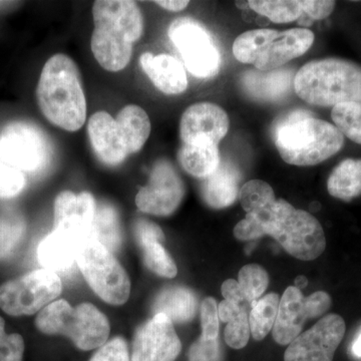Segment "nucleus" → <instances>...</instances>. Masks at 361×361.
<instances>
[{
	"instance_id": "27",
	"label": "nucleus",
	"mask_w": 361,
	"mask_h": 361,
	"mask_svg": "<svg viewBox=\"0 0 361 361\" xmlns=\"http://www.w3.org/2000/svg\"><path fill=\"white\" fill-rule=\"evenodd\" d=\"M329 193L334 198L350 202L361 195V159H345L330 173Z\"/></svg>"
},
{
	"instance_id": "2",
	"label": "nucleus",
	"mask_w": 361,
	"mask_h": 361,
	"mask_svg": "<svg viewBox=\"0 0 361 361\" xmlns=\"http://www.w3.org/2000/svg\"><path fill=\"white\" fill-rule=\"evenodd\" d=\"M273 137L282 160L299 167L329 160L344 145V135L336 126L303 110L280 118L275 123Z\"/></svg>"
},
{
	"instance_id": "1",
	"label": "nucleus",
	"mask_w": 361,
	"mask_h": 361,
	"mask_svg": "<svg viewBox=\"0 0 361 361\" xmlns=\"http://www.w3.org/2000/svg\"><path fill=\"white\" fill-rule=\"evenodd\" d=\"M234 235L251 241L270 235L291 256L302 261L319 257L326 248V238L319 221L288 202L278 199L254 212L235 226Z\"/></svg>"
},
{
	"instance_id": "22",
	"label": "nucleus",
	"mask_w": 361,
	"mask_h": 361,
	"mask_svg": "<svg viewBox=\"0 0 361 361\" xmlns=\"http://www.w3.org/2000/svg\"><path fill=\"white\" fill-rule=\"evenodd\" d=\"M242 85L255 99L276 102L290 92L292 71L288 68L270 71H249L242 75Z\"/></svg>"
},
{
	"instance_id": "31",
	"label": "nucleus",
	"mask_w": 361,
	"mask_h": 361,
	"mask_svg": "<svg viewBox=\"0 0 361 361\" xmlns=\"http://www.w3.org/2000/svg\"><path fill=\"white\" fill-rule=\"evenodd\" d=\"M331 118L342 135L361 145V101L337 104L332 109Z\"/></svg>"
},
{
	"instance_id": "36",
	"label": "nucleus",
	"mask_w": 361,
	"mask_h": 361,
	"mask_svg": "<svg viewBox=\"0 0 361 361\" xmlns=\"http://www.w3.org/2000/svg\"><path fill=\"white\" fill-rule=\"evenodd\" d=\"M25 176L0 158V199H11L23 191Z\"/></svg>"
},
{
	"instance_id": "10",
	"label": "nucleus",
	"mask_w": 361,
	"mask_h": 361,
	"mask_svg": "<svg viewBox=\"0 0 361 361\" xmlns=\"http://www.w3.org/2000/svg\"><path fill=\"white\" fill-rule=\"evenodd\" d=\"M49 152L47 137L32 123H11L0 133V158L23 173L44 168Z\"/></svg>"
},
{
	"instance_id": "20",
	"label": "nucleus",
	"mask_w": 361,
	"mask_h": 361,
	"mask_svg": "<svg viewBox=\"0 0 361 361\" xmlns=\"http://www.w3.org/2000/svg\"><path fill=\"white\" fill-rule=\"evenodd\" d=\"M140 63L157 89L165 94H180L187 90L188 78L184 66L178 59L169 54L153 56L142 54Z\"/></svg>"
},
{
	"instance_id": "41",
	"label": "nucleus",
	"mask_w": 361,
	"mask_h": 361,
	"mask_svg": "<svg viewBox=\"0 0 361 361\" xmlns=\"http://www.w3.org/2000/svg\"><path fill=\"white\" fill-rule=\"evenodd\" d=\"M135 236L139 245L142 247L154 242L165 240V235L158 225L148 220H137L135 224Z\"/></svg>"
},
{
	"instance_id": "35",
	"label": "nucleus",
	"mask_w": 361,
	"mask_h": 361,
	"mask_svg": "<svg viewBox=\"0 0 361 361\" xmlns=\"http://www.w3.org/2000/svg\"><path fill=\"white\" fill-rule=\"evenodd\" d=\"M142 249L145 264L149 270L165 278H174L177 275V266L161 243L154 242L142 246Z\"/></svg>"
},
{
	"instance_id": "24",
	"label": "nucleus",
	"mask_w": 361,
	"mask_h": 361,
	"mask_svg": "<svg viewBox=\"0 0 361 361\" xmlns=\"http://www.w3.org/2000/svg\"><path fill=\"white\" fill-rule=\"evenodd\" d=\"M197 297L186 287H169L156 297L153 304L155 314H165L172 322L184 323L193 319L197 312Z\"/></svg>"
},
{
	"instance_id": "50",
	"label": "nucleus",
	"mask_w": 361,
	"mask_h": 361,
	"mask_svg": "<svg viewBox=\"0 0 361 361\" xmlns=\"http://www.w3.org/2000/svg\"><path fill=\"white\" fill-rule=\"evenodd\" d=\"M295 285L297 288H304L307 285V278L305 276H298L295 279Z\"/></svg>"
},
{
	"instance_id": "47",
	"label": "nucleus",
	"mask_w": 361,
	"mask_h": 361,
	"mask_svg": "<svg viewBox=\"0 0 361 361\" xmlns=\"http://www.w3.org/2000/svg\"><path fill=\"white\" fill-rule=\"evenodd\" d=\"M155 4L165 8L166 11L178 13V11H184L189 4V1H184V0H180H180H166V1L165 0H160V1H155Z\"/></svg>"
},
{
	"instance_id": "17",
	"label": "nucleus",
	"mask_w": 361,
	"mask_h": 361,
	"mask_svg": "<svg viewBox=\"0 0 361 361\" xmlns=\"http://www.w3.org/2000/svg\"><path fill=\"white\" fill-rule=\"evenodd\" d=\"M87 134L97 158L106 165H120L130 155L116 118L106 111L90 116Z\"/></svg>"
},
{
	"instance_id": "38",
	"label": "nucleus",
	"mask_w": 361,
	"mask_h": 361,
	"mask_svg": "<svg viewBox=\"0 0 361 361\" xmlns=\"http://www.w3.org/2000/svg\"><path fill=\"white\" fill-rule=\"evenodd\" d=\"M188 357L189 361H224L219 341L202 336L192 344Z\"/></svg>"
},
{
	"instance_id": "14",
	"label": "nucleus",
	"mask_w": 361,
	"mask_h": 361,
	"mask_svg": "<svg viewBox=\"0 0 361 361\" xmlns=\"http://www.w3.org/2000/svg\"><path fill=\"white\" fill-rule=\"evenodd\" d=\"M97 208L96 200L89 192L78 195L61 192L54 201V230L73 235L84 243L94 240Z\"/></svg>"
},
{
	"instance_id": "48",
	"label": "nucleus",
	"mask_w": 361,
	"mask_h": 361,
	"mask_svg": "<svg viewBox=\"0 0 361 361\" xmlns=\"http://www.w3.org/2000/svg\"><path fill=\"white\" fill-rule=\"evenodd\" d=\"M6 320H4L2 316H0V350L6 345L7 336H8V334H6Z\"/></svg>"
},
{
	"instance_id": "28",
	"label": "nucleus",
	"mask_w": 361,
	"mask_h": 361,
	"mask_svg": "<svg viewBox=\"0 0 361 361\" xmlns=\"http://www.w3.org/2000/svg\"><path fill=\"white\" fill-rule=\"evenodd\" d=\"M122 230L118 212L110 204L97 206L94 222V240L114 253L122 244Z\"/></svg>"
},
{
	"instance_id": "18",
	"label": "nucleus",
	"mask_w": 361,
	"mask_h": 361,
	"mask_svg": "<svg viewBox=\"0 0 361 361\" xmlns=\"http://www.w3.org/2000/svg\"><path fill=\"white\" fill-rule=\"evenodd\" d=\"M305 298L295 286H289L282 295L272 329L273 338L280 345H289L301 334L306 320L310 319Z\"/></svg>"
},
{
	"instance_id": "25",
	"label": "nucleus",
	"mask_w": 361,
	"mask_h": 361,
	"mask_svg": "<svg viewBox=\"0 0 361 361\" xmlns=\"http://www.w3.org/2000/svg\"><path fill=\"white\" fill-rule=\"evenodd\" d=\"M123 141L129 154L139 152L148 141L152 125L148 114L141 106H125L116 118Z\"/></svg>"
},
{
	"instance_id": "37",
	"label": "nucleus",
	"mask_w": 361,
	"mask_h": 361,
	"mask_svg": "<svg viewBox=\"0 0 361 361\" xmlns=\"http://www.w3.org/2000/svg\"><path fill=\"white\" fill-rule=\"evenodd\" d=\"M248 311L243 310L236 317L228 322L224 332L226 343L231 348H245L250 338Z\"/></svg>"
},
{
	"instance_id": "5",
	"label": "nucleus",
	"mask_w": 361,
	"mask_h": 361,
	"mask_svg": "<svg viewBox=\"0 0 361 361\" xmlns=\"http://www.w3.org/2000/svg\"><path fill=\"white\" fill-rule=\"evenodd\" d=\"M314 39V33L308 28L282 32L258 28L240 35L233 44L232 51L240 63H250L258 71H270L303 56Z\"/></svg>"
},
{
	"instance_id": "43",
	"label": "nucleus",
	"mask_w": 361,
	"mask_h": 361,
	"mask_svg": "<svg viewBox=\"0 0 361 361\" xmlns=\"http://www.w3.org/2000/svg\"><path fill=\"white\" fill-rule=\"evenodd\" d=\"M304 13L312 20L329 18L336 8V1L330 0H302Z\"/></svg>"
},
{
	"instance_id": "7",
	"label": "nucleus",
	"mask_w": 361,
	"mask_h": 361,
	"mask_svg": "<svg viewBox=\"0 0 361 361\" xmlns=\"http://www.w3.org/2000/svg\"><path fill=\"white\" fill-rule=\"evenodd\" d=\"M77 264L90 288L111 305H123L130 293V281L123 266L96 240L85 242L78 253Z\"/></svg>"
},
{
	"instance_id": "12",
	"label": "nucleus",
	"mask_w": 361,
	"mask_h": 361,
	"mask_svg": "<svg viewBox=\"0 0 361 361\" xmlns=\"http://www.w3.org/2000/svg\"><path fill=\"white\" fill-rule=\"evenodd\" d=\"M345 330V322L341 315L324 316L289 344L284 361H334Z\"/></svg>"
},
{
	"instance_id": "19",
	"label": "nucleus",
	"mask_w": 361,
	"mask_h": 361,
	"mask_svg": "<svg viewBox=\"0 0 361 361\" xmlns=\"http://www.w3.org/2000/svg\"><path fill=\"white\" fill-rule=\"evenodd\" d=\"M84 242L68 233L54 230L40 242L37 259L44 269L54 272H68L78 261Z\"/></svg>"
},
{
	"instance_id": "11",
	"label": "nucleus",
	"mask_w": 361,
	"mask_h": 361,
	"mask_svg": "<svg viewBox=\"0 0 361 361\" xmlns=\"http://www.w3.org/2000/svg\"><path fill=\"white\" fill-rule=\"evenodd\" d=\"M185 186L177 170L170 161H156L147 186L135 196V205L142 212L152 215H172L184 199Z\"/></svg>"
},
{
	"instance_id": "8",
	"label": "nucleus",
	"mask_w": 361,
	"mask_h": 361,
	"mask_svg": "<svg viewBox=\"0 0 361 361\" xmlns=\"http://www.w3.org/2000/svg\"><path fill=\"white\" fill-rule=\"evenodd\" d=\"M63 291L58 273L49 269L30 271L0 285V310L13 317L39 313Z\"/></svg>"
},
{
	"instance_id": "4",
	"label": "nucleus",
	"mask_w": 361,
	"mask_h": 361,
	"mask_svg": "<svg viewBox=\"0 0 361 361\" xmlns=\"http://www.w3.org/2000/svg\"><path fill=\"white\" fill-rule=\"evenodd\" d=\"M297 96L318 106L361 101V66L348 59H315L294 77Z\"/></svg>"
},
{
	"instance_id": "3",
	"label": "nucleus",
	"mask_w": 361,
	"mask_h": 361,
	"mask_svg": "<svg viewBox=\"0 0 361 361\" xmlns=\"http://www.w3.org/2000/svg\"><path fill=\"white\" fill-rule=\"evenodd\" d=\"M37 104L45 118L56 127L75 132L87 120L80 71L75 61L63 54L47 59L37 89Z\"/></svg>"
},
{
	"instance_id": "46",
	"label": "nucleus",
	"mask_w": 361,
	"mask_h": 361,
	"mask_svg": "<svg viewBox=\"0 0 361 361\" xmlns=\"http://www.w3.org/2000/svg\"><path fill=\"white\" fill-rule=\"evenodd\" d=\"M243 310H244L238 304L230 302V301L225 300L224 299L218 306V315H219L221 322L228 323Z\"/></svg>"
},
{
	"instance_id": "45",
	"label": "nucleus",
	"mask_w": 361,
	"mask_h": 361,
	"mask_svg": "<svg viewBox=\"0 0 361 361\" xmlns=\"http://www.w3.org/2000/svg\"><path fill=\"white\" fill-rule=\"evenodd\" d=\"M221 291H222V295L224 297L225 300L238 304L244 310H247L249 306L252 307L251 304L247 302L245 297H244L241 289H240L238 281H236V280H226L224 283L222 284Z\"/></svg>"
},
{
	"instance_id": "49",
	"label": "nucleus",
	"mask_w": 361,
	"mask_h": 361,
	"mask_svg": "<svg viewBox=\"0 0 361 361\" xmlns=\"http://www.w3.org/2000/svg\"><path fill=\"white\" fill-rule=\"evenodd\" d=\"M353 353L355 357L361 358V332L353 345Z\"/></svg>"
},
{
	"instance_id": "39",
	"label": "nucleus",
	"mask_w": 361,
	"mask_h": 361,
	"mask_svg": "<svg viewBox=\"0 0 361 361\" xmlns=\"http://www.w3.org/2000/svg\"><path fill=\"white\" fill-rule=\"evenodd\" d=\"M202 336L218 339L219 336V315L218 305L212 297H207L201 304Z\"/></svg>"
},
{
	"instance_id": "23",
	"label": "nucleus",
	"mask_w": 361,
	"mask_h": 361,
	"mask_svg": "<svg viewBox=\"0 0 361 361\" xmlns=\"http://www.w3.org/2000/svg\"><path fill=\"white\" fill-rule=\"evenodd\" d=\"M90 47L94 59L106 71H122L129 65L132 58L133 44L115 39L99 28H94Z\"/></svg>"
},
{
	"instance_id": "34",
	"label": "nucleus",
	"mask_w": 361,
	"mask_h": 361,
	"mask_svg": "<svg viewBox=\"0 0 361 361\" xmlns=\"http://www.w3.org/2000/svg\"><path fill=\"white\" fill-rule=\"evenodd\" d=\"M25 232V223L16 214L0 215V259L16 248Z\"/></svg>"
},
{
	"instance_id": "16",
	"label": "nucleus",
	"mask_w": 361,
	"mask_h": 361,
	"mask_svg": "<svg viewBox=\"0 0 361 361\" xmlns=\"http://www.w3.org/2000/svg\"><path fill=\"white\" fill-rule=\"evenodd\" d=\"M94 26L113 30L132 44L144 32V18L139 6L129 0H99L92 6Z\"/></svg>"
},
{
	"instance_id": "13",
	"label": "nucleus",
	"mask_w": 361,
	"mask_h": 361,
	"mask_svg": "<svg viewBox=\"0 0 361 361\" xmlns=\"http://www.w3.org/2000/svg\"><path fill=\"white\" fill-rule=\"evenodd\" d=\"M180 350L173 322L159 313L135 332L130 361H176Z\"/></svg>"
},
{
	"instance_id": "44",
	"label": "nucleus",
	"mask_w": 361,
	"mask_h": 361,
	"mask_svg": "<svg viewBox=\"0 0 361 361\" xmlns=\"http://www.w3.org/2000/svg\"><path fill=\"white\" fill-rule=\"evenodd\" d=\"M310 318L319 317L331 306V297L324 291H317L305 298Z\"/></svg>"
},
{
	"instance_id": "26",
	"label": "nucleus",
	"mask_w": 361,
	"mask_h": 361,
	"mask_svg": "<svg viewBox=\"0 0 361 361\" xmlns=\"http://www.w3.org/2000/svg\"><path fill=\"white\" fill-rule=\"evenodd\" d=\"M178 160L190 175L205 179L219 167V149L213 142L183 144L178 153Z\"/></svg>"
},
{
	"instance_id": "42",
	"label": "nucleus",
	"mask_w": 361,
	"mask_h": 361,
	"mask_svg": "<svg viewBox=\"0 0 361 361\" xmlns=\"http://www.w3.org/2000/svg\"><path fill=\"white\" fill-rule=\"evenodd\" d=\"M25 339L20 334H9L6 345L0 350V361H23Z\"/></svg>"
},
{
	"instance_id": "9",
	"label": "nucleus",
	"mask_w": 361,
	"mask_h": 361,
	"mask_svg": "<svg viewBox=\"0 0 361 361\" xmlns=\"http://www.w3.org/2000/svg\"><path fill=\"white\" fill-rule=\"evenodd\" d=\"M169 37L179 51L188 71L198 78L218 75L221 54L212 35L200 21L180 18L173 21Z\"/></svg>"
},
{
	"instance_id": "33",
	"label": "nucleus",
	"mask_w": 361,
	"mask_h": 361,
	"mask_svg": "<svg viewBox=\"0 0 361 361\" xmlns=\"http://www.w3.org/2000/svg\"><path fill=\"white\" fill-rule=\"evenodd\" d=\"M239 198L246 213L257 211L276 200L272 187L262 180H251L245 183L240 189Z\"/></svg>"
},
{
	"instance_id": "32",
	"label": "nucleus",
	"mask_w": 361,
	"mask_h": 361,
	"mask_svg": "<svg viewBox=\"0 0 361 361\" xmlns=\"http://www.w3.org/2000/svg\"><path fill=\"white\" fill-rule=\"evenodd\" d=\"M238 283L247 302L253 305L267 289L269 276L260 265L248 264L240 269Z\"/></svg>"
},
{
	"instance_id": "21",
	"label": "nucleus",
	"mask_w": 361,
	"mask_h": 361,
	"mask_svg": "<svg viewBox=\"0 0 361 361\" xmlns=\"http://www.w3.org/2000/svg\"><path fill=\"white\" fill-rule=\"evenodd\" d=\"M240 180L241 173L238 168L228 161H221L217 170L202 183V197L211 208H227L239 196Z\"/></svg>"
},
{
	"instance_id": "30",
	"label": "nucleus",
	"mask_w": 361,
	"mask_h": 361,
	"mask_svg": "<svg viewBox=\"0 0 361 361\" xmlns=\"http://www.w3.org/2000/svg\"><path fill=\"white\" fill-rule=\"evenodd\" d=\"M249 7L275 23H288L304 14L302 0H250Z\"/></svg>"
},
{
	"instance_id": "51",
	"label": "nucleus",
	"mask_w": 361,
	"mask_h": 361,
	"mask_svg": "<svg viewBox=\"0 0 361 361\" xmlns=\"http://www.w3.org/2000/svg\"><path fill=\"white\" fill-rule=\"evenodd\" d=\"M236 4H237V6H238L239 8L244 9V8H246V7H249L248 1H242V2L236 1Z\"/></svg>"
},
{
	"instance_id": "6",
	"label": "nucleus",
	"mask_w": 361,
	"mask_h": 361,
	"mask_svg": "<svg viewBox=\"0 0 361 361\" xmlns=\"http://www.w3.org/2000/svg\"><path fill=\"white\" fill-rule=\"evenodd\" d=\"M35 327L47 336L68 337L80 350L99 348L108 342L111 325L92 303L71 307L63 299L52 301L37 313Z\"/></svg>"
},
{
	"instance_id": "29",
	"label": "nucleus",
	"mask_w": 361,
	"mask_h": 361,
	"mask_svg": "<svg viewBox=\"0 0 361 361\" xmlns=\"http://www.w3.org/2000/svg\"><path fill=\"white\" fill-rule=\"evenodd\" d=\"M279 302V295L277 293H270L258 299L252 305L249 325L252 336L255 341H263L274 326Z\"/></svg>"
},
{
	"instance_id": "15",
	"label": "nucleus",
	"mask_w": 361,
	"mask_h": 361,
	"mask_svg": "<svg viewBox=\"0 0 361 361\" xmlns=\"http://www.w3.org/2000/svg\"><path fill=\"white\" fill-rule=\"evenodd\" d=\"M230 120L221 106L208 102L195 104L183 114L180 135L183 144L219 142L229 130Z\"/></svg>"
},
{
	"instance_id": "40",
	"label": "nucleus",
	"mask_w": 361,
	"mask_h": 361,
	"mask_svg": "<svg viewBox=\"0 0 361 361\" xmlns=\"http://www.w3.org/2000/svg\"><path fill=\"white\" fill-rule=\"evenodd\" d=\"M90 361H130L127 341L123 337H115L97 349Z\"/></svg>"
}]
</instances>
